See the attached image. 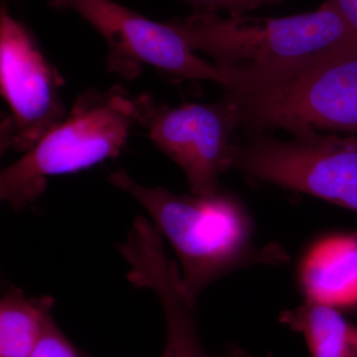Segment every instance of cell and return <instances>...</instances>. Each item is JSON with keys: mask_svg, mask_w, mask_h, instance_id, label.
I'll use <instances>...</instances> for the list:
<instances>
[{"mask_svg": "<svg viewBox=\"0 0 357 357\" xmlns=\"http://www.w3.org/2000/svg\"><path fill=\"white\" fill-rule=\"evenodd\" d=\"M109 182L137 201L173 246L180 262L181 287L192 306L229 272L284 260L278 246L255 248L248 213L236 198L222 191L210 197L174 194L165 188L138 184L122 170L110 173Z\"/></svg>", "mask_w": 357, "mask_h": 357, "instance_id": "cell-2", "label": "cell"}, {"mask_svg": "<svg viewBox=\"0 0 357 357\" xmlns=\"http://www.w3.org/2000/svg\"><path fill=\"white\" fill-rule=\"evenodd\" d=\"M197 9V13H218L227 11L229 15H243L263 6H274L281 0H183Z\"/></svg>", "mask_w": 357, "mask_h": 357, "instance_id": "cell-14", "label": "cell"}, {"mask_svg": "<svg viewBox=\"0 0 357 357\" xmlns=\"http://www.w3.org/2000/svg\"><path fill=\"white\" fill-rule=\"evenodd\" d=\"M49 6L79 14L109 45L107 68L128 79L143 65L178 79L210 81L227 89L234 72L195 54L175 20L159 22L112 0H49Z\"/></svg>", "mask_w": 357, "mask_h": 357, "instance_id": "cell-6", "label": "cell"}, {"mask_svg": "<svg viewBox=\"0 0 357 357\" xmlns=\"http://www.w3.org/2000/svg\"><path fill=\"white\" fill-rule=\"evenodd\" d=\"M234 70L225 89L241 128L251 134L281 129L357 133V45L309 57Z\"/></svg>", "mask_w": 357, "mask_h": 357, "instance_id": "cell-1", "label": "cell"}, {"mask_svg": "<svg viewBox=\"0 0 357 357\" xmlns=\"http://www.w3.org/2000/svg\"><path fill=\"white\" fill-rule=\"evenodd\" d=\"M54 305L51 296L27 298L21 289H9L0 301V357L31 356Z\"/></svg>", "mask_w": 357, "mask_h": 357, "instance_id": "cell-12", "label": "cell"}, {"mask_svg": "<svg viewBox=\"0 0 357 357\" xmlns=\"http://www.w3.org/2000/svg\"><path fill=\"white\" fill-rule=\"evenodd\" d=\"M143 287L158 298L166 324V342L162 357H252L231 345L220 354L204 349L198 331L196 307L185 299L178 268L168 263L155 265L143 276Z\"/></svg>", "mask_w": 357, "mask_h": 357, "instance_id": "cell-10", "label": "cell"}, {"mask_svg": "<svg viewBox=\"0 0 357 357\" xmlns=\"http://www.w3.org/2000/svg\"><path fill=\"white\" fill-rule=\"evenodd\" d=\"M138 119V98L121 86L84 91L56 128L2 171L0 199L22 211L44 194L49 178L119 156Z\"/></svg>", "mask_w": 357, "mask_h": 357, "instance_id": "cell-3", "label": "cell"}, {"mask_svg": "<svg viewBox=\"0 0 357 357\" xmlns=\"http://www.w3.org/2000/svg\"><path fill=\"white\" fill-rule=\"evenodd\" d=\"M306 300L333 307L357 305V231L333 234L307 249L299 267Z\"/></svg>", "mask_w": 357, "mask_h": 357, "instance_id": "cell-9", "label": "cell"}, {"mask_svg": "<svg viewBox=\"0 0 357 357\" xmlns=\"http://www.w3.org/2000/svg\"><path fill=\"white\" fill-rule=\"evenodd\" d=\"M357 35V0H328Z\"/></svg>", "mask_w": 357, "mask_h": 357, "instance_id": "cell-15", "label": "cell"}, {"mask_svg": "<svg viewBox=\"0 0 357 357\" xmlns=\"http://www.w3.org/2000/svg\"><path fill=\"white\" fill-rule=\"evenodd\" d=\"M229 170L357 213V136L309 131L279 140L253 134L234 145Z\"/></svg>", "mask_w": 357, "mask_h": 357, "instance_id": "cell-5", "label": "cell"}, {"mask_svg": "<svg viewBox=\"0 0 357 357\" xmlns=\"http://www.w3.org/2000/svg\"><path fill=\"white\" fill-rule=\"evenodd\" d=\"M30 357H88L83 351L66 337L55 319L53 312L46 319L43 333Z\"/></svg>", "mask_w": 357, "mask_h": 357, "instance_id": "cell-13", "label": "cell"}, {"mask_svg": "<svg viewBox=\"0 0 357 357\" xmlns=\"http://www.w3.org/2000/svg\"><path fill=\"white\" fill-rule=\"evenodd\" d=\"M64 79L36 39L6 4L0 11V89L9 112L1 122V152H27L66 117Z\"/></svg>", "mask_w": 357, "mask_h": 357, "instance_id": "cell-7", "label": "cell"}, {"mask_svg": "<svg viewBox=\"0 0 357 357\" xmlns=\"http://www.w3.org/2000/svg\"><path fill=\"white\" fill-rule=\"evenodd\" d=\"M280 321L304 337L312 357H357V326L337 307L306 300L282 312Z\"/></svg>", "mask_w": 357, "mask_h": 357, "instance_id": "cell-11", "label": "cell"}, {"mask_svg": "<svg viewBox=\"0 0 357 357\" xmlns=\"http://www.w3.org/2000/svg\"><path fill=\"white\" fill-rule=\"evenodd\" d=\"M175 22L192 50L225 69L297 60L357 45V35L328 0L312 13L287 17L196 13Z\"/></svg>", "mask_w": 357, "mask_h": 357, "instance_id": "cell-4", "label": "cell"}, {"mask_svg": "<svg viewBox=\"0 0 357 357\" xmlns=\"http://www.w3.org/2000/svg\"><path fill=\"white\" fill-rule=\"evenodd\" d=\"M140 123L150 139L184 171L192 195L220 192V174L229 170L234 143L241 128L236 105L225 95L218 102L170 107L138 96Z\"/></svg>", "mask_w": 357, "mask_h": 357, "instance_id": "cell-8", "label": "cell"}]
</instances>
